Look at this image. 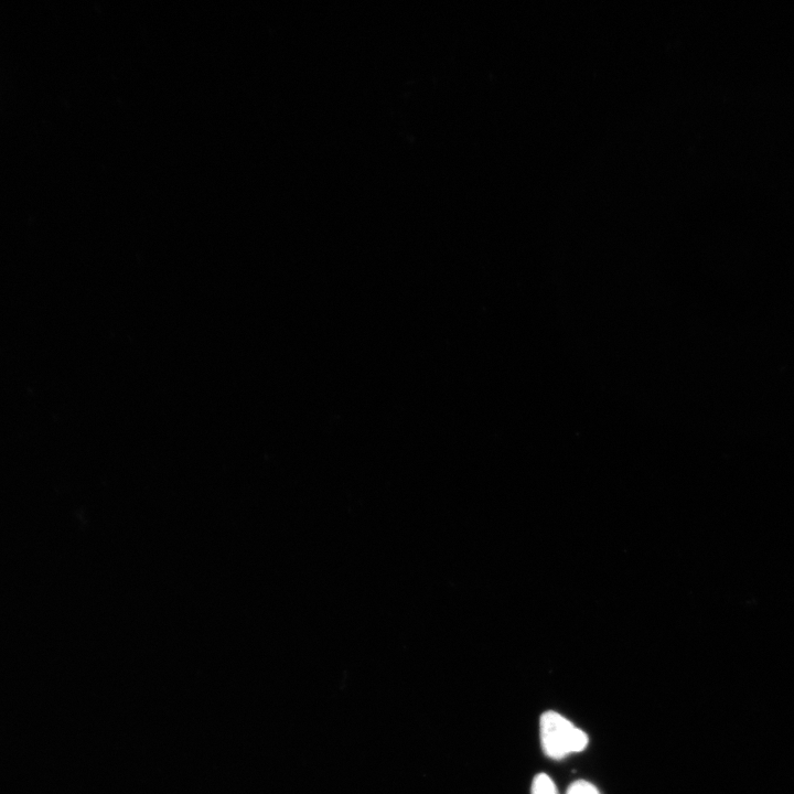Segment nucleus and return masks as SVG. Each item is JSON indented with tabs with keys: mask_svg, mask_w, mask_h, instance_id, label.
Here are the masks:
<instances>
[{
	"mask_svg": "<svg viewBox=\"0 0 794 794\" xmlns=\"http://www.w3.org/2000/svg\"><path fill=\"white\" fill-rule=\"evenodd\" d=\"M530 791L532 794H558L554 781L545 773H539L534 777Z\"/></svg>",
	"mask_w": 794,
	"mask_h": 794,
	"instance_id": "obj_2",
	"label": "nucleus"
},
{
	"mask_svg": "<svg viewBox=\"0 0 794 794\" xmlns=\"http://www.w3.org/2000/svg\"><path fill=\"white\" fill-rule=\"evenodd\" d=\"M539 730L544 753L555 760L582 751L589 742L584 731L552 710L545 711L540 716Z\"/></svg>",
	"mask_w": 794,
	"mask_h": 794,
	"instance_id": "obj_1",
	"label": "nucleus"
},
{
	"mask_svg": "<svg viewBox=\"0 0 794 794\" xmlns=\"http://www.w3.org/2000/svg\"><path fill=\"white\" fill-rule=\"evenodd\" d=\"M566 794H600V792L592 783L578 780L569 785Z\"/></svg>",
	"mask_w": 794,
	"mask_h": 794,
	"instance_id": "obj_3",
	"label": "nucleus"
}]
</instances>
